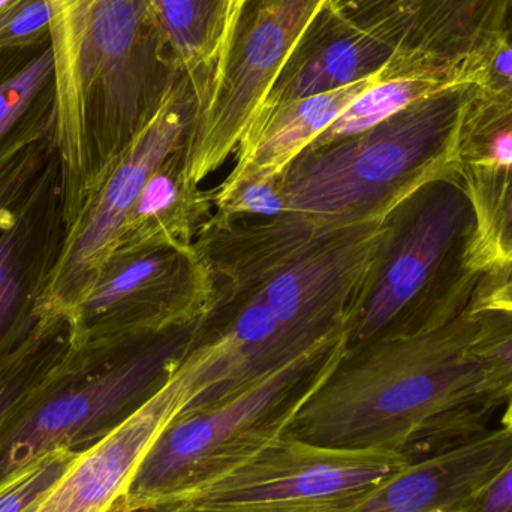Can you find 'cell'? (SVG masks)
I'll return each instance as SVG.
<instances>
[{"instance_id":"23","label":"cell","mask_w":512,"mask_h":512,"mask_svg":"<svg viewBox=\"0 0 512 512\" xmlns=\"http://www.w3.org/2000/svg\"><path fill=\"white\" fill-rule=\"evenodd\" d=\"M80 451L57 448L36 457L0 483V512H33L59 483Z\"/></svg>"},{"instance_id":"12","label":"cell","mask_w":512,"mask_h":512,"mask_svg":"<svg viewBox=\"0 0 512 512\" xmlns=\"http://www.w3.org/2000/svg\"><path fill=\"white\" fill-rule=\"evenodd\" d=\"M192 393L189 355L167 385L125 423L78 453L33 512H113L141 462Z\"/></svg>"},{"instance_id":"9","label":"cell","mask_w":512,"mask_h":512,"mask_svg":"<svg viewBox=\"0 0 512 512\" xmlns=\"http://www.w3.org/2000/svg\"><path fill=\"white\" fill-rule=\"evenodd\" d=\"M411 462L408 454L334 450L283 433L239 468L177 501L210 512H345Z\"/></svg>"},{"instance_id":"21","label":"cell","mask_w":512,"mask_h":512,"mask_svg":"<svg viewBox=\"0 0 512 512\" xmlns=\"http://www.w3.org/2000/svg\"><path fill=\"white\" fill-rule=\"evenodd\" d=\"M475 336L469 355L483 375V399L496 409L512 396V306L472 307Z\"/></svg>"},{"instance_id":"34","label":"cell","mask_w":512,"mask_h":512,"mask_svg":"<svg viewBox=\"0 0 512 512\" xmlns=\"http://www.w3.org/2000/svg\"><path fill=\"white\" fill-rule=\"evenodd\" d=\"M2 212H3V209H2V207H0V213H2Z\"/></svg>"},{"instance_id":"27","label":"cell","mask_w":512,"mask_h":512,"mask_svg":"<svg viewBox=\"0 0 512 512\" xmlns=\"http://www.w3.org/2000/svg\"><path fill=\"white\" fill-rule=\"evenodd\" d=\"M471 306H512V259L484 271Z\"/></svg>"},{"instance_id":"5","label":"cell","mask_w":512,"mask_h":512,"mask_svg":"<svg viewBox=\"0 0 512 512\" xmlns=\"http://www.w3.org/2000/svg\"><path fill=\"white\" fill-rule=\"evenodd\" d=\"M472 84L415 102L369 131L301 153L280 177L288 213L324 225L382 222L418 189L459 173L457 128Z\"/></svg>"},{"instance_id":"4","label":"cell","mask_w":512,"mask_h":512,"mask_svg":"<svg viewBox=\"0 0 512 512\" xmlns=\"http://www.w3.org/2000/svg\"><path fill=\"white\" fill-rule=\"evenodd\" d=\"M460 174L442 177L385 218V236L346 325V348L438 330L471 309L484 271Z\"/></svg>"},{"instance_id":"8","label":"cell","mask_w":512,"mask_h":512,"mask_svg":"<svg viewBox=\"0 0 512 512\" xmlns=\"http://www.w3.org/2000/svg\"><path fill=\"white\" fill-rule=\"evenodd\" d=\"M327 0H248L201 101L188 140L200 185L236 153L301 33Z\"/></svg>"},{"instance_id":"14","label":"cell","mask_w":512,"mask_h":512,"mask_svg":"<svg viewBox=\"0 0 512 512\" xmlns=\"http://www.w3.org/2000/svg\"><path fill=\"white\" fill-rule=\"evenodd\" d=\"M511 462V430H484L412 459L345 512H463Z\"/></svg>"},{"instance_id":"25","label":"cell","mask_w":512,"mask_h":512,"mask_svg":"<svg viewBox=\"0 0 512 512\" xmlns=\"http://www.w3.org/2000/svg\"><path fill=\"white\" fill-rule=\"evenodd\" d=\"M27 230L17 222L0 234V333L11 324L23 300L21 252Z\"/></svg>"},{"instance_id":"16","label":"cell","mask_w":512,"mask_h":512,"mask_svg":"<svg viewBox=\"0 0 512 512\" xmlns=\"http://www.w3.org/2000/svg\"><path fill=\"white\" fill-rule=\"evenodd\" d=\"M375 75L334 92L259 111L237 146L233 173L282 177L289 165L373 83Z\"/></svg>"},{"instance_id":"11","label":"cell","mask_w":512,"mask_h":512,"mask_svg":"<svg viewBox=\"0 0 512 512\" xmlns=\"http://www.w3.org/2000/svg\"><path fill=\"white\" fill-rule=\"evenodd\" d=\"M197 111V95L185 74L152 120L92 180V197L54 280L60 297L77 304L95 282L116 252L147 180L170 153L189 140Z\"/></svg>"},{"instance_id":"19","label":"cell","mask_w":512,"mask_h":512,"mask_svg":"<svg viewBox=\"0 0 512 512\" xmlns=\"http://www.w3.org/2000/svg\"><path fill=\"white\" fill-rule=\"evenodd\" d=\"M457 165H512V84L475 81L460 114Z\"/></svg>"},{"instance_id":"1","label":"cell","mask_w":512,"mask_h":512,"mask_svg":"<svg viewBox=\"0 0 512 512\" xmlns=\"http://www.w3.org/2000/svg\"><path fill=\"white\" fill-rule=\"evenodd\" d=\"M471 309L445 327L345 348L292 418L286 435L319 447L408 453L448 412L483 403V375L469 355Z\"/></svg>"},{"instance_id":"18","label":"cell","mask_w":512,"mask_h":512,"mask_svg":"<svg viewBox=\"0 0 512 512\" xmlns=\"http://www.w3.org/2000/svg\"><path fill=\"white\" fill-rule=\"evenodd\" d=\"M198 102L224 59L236 26V0H149Z\"/></svg>"},{"instance_id":"17","label":"cell","mask_w":512,"mask_h":512,"mask_svg":"<svg viewBox=\"0 0 512 512\" xmlns=\"http://www.w3.org/2000/svg\"><path fill=\"white\" fill-rule=\"evenodd\" d=\"M213 213L210 192L203 191L189 176L186 141L147 180L116 251L144 246L192 248Z\"/></svg>"},{"instance_id":"31","label":"cell","mask_w":512,"mask_h":512,"mask_svg":"<svg viewBox=\"0 0 512 512\" xmlns=\"http://www.w3.org/2000/svg\"><path fill=\"white\" fill-rule=\"evenodd\" d=\"M504 36L512 42V0H508L507 12H505Z\"/></svg>"},{"instance_id":"6","label":"cell","mask_w":512,"mask_h":512,"mask_svg":"<svg viewBox=\"0 0 512 512\" xmlns=\"http://www.w3.org/2000/svg\"><path fill=\"white\" fill-rule=\"evenodd\" d=\"M346 348V328L234 396L165 427L113 512L185 498L279 439Z\"/></svg>"},{"instance_id":"24","label":"cell","mask_w":512,"mask_h":512,"mask_svg":"<svg viewBox=\"0 0 512 512\" xmlns=\"http://www.w3.org/2000/svg\"><path fill=\"white\" fill-rule=\"evenodd\" d=\"M53 72V51L48 48L0 84V138L14 126Z\"/></svg>"},{"instance_id":"33","label":"cell","mask_w":512,"mask_h":512,"mask_svg":"<svg viewBox=\"0 0 512 512\" xmlns=\"http://www.w3.org/2000/svg\"><path fill=\"white\" fill-rule=\"evenodd\" d=\"M246 2H248V0H236L237 17H239L240 11H242V8H243V6H245Z\"/></svg>"},{"instance_id":"7","label":"cell","mask_w":512,"mask_h":512,"mask_svg":"<svg viewBox=\"0 0 512 512\" xmlns=\"http://www.w3.org/2000/svg\"><path fill=\"white\" fill-rule=\"evenodd\" d=\"M203 318L129 349L95 375L42 385L0 426V483L48 451L86 450L125 423L191 354Z\"/></svg>"},{"instance_id":"28","label":"cell","mask_w":512,"mask_h":512,"mask_svg":"<svg viewBox=\"0 0 512 512\" xmlns=\"http://www.w3.org/2000/svg\"><path fill=\"white\" fill-rule=\"evenodd\" d=\"M463 512H512V462Z\"/></svg>"},{"instance_id":"22","label":"cell","mask_w":512,"mask_h":512,"mask_svg":"<svg viewBox=\"0 0 512 512\" xmlns=\"http://www.w3.org/2000/svg\"><path fill=\"white\" fill-rule=\"evenodd\" d=\"M215 215L221 218L273 219L288 215L280 177L233 173L210 189Z\"/></svg>"},{"instance_id":"20","label":"cell","mask_w":512,"mask_h":512,"mask_svg":"<svg viewBox=\"0 0 512 512\" xmlns=\"http://www.w3.org/2000/svg\"><path fill=\"white\" fill-rule=\"evenodd\" d=\"M477 221L475 259L486 271L512 259V165H460Z\"/></svg>"},{"instance_id":"2","label":"cell","mask_w":512,"mask_h":512,"mask_svg":"<svg viewBox=\"0 0 512 512\" xmlns=\"http://www.w3.org/2000/svg\"><path fill=\"white\" fill-rule=\"evenodd\" d=\"M385 236L382 222L316 224L295 213L273 219L213 213L195 240L213 298L264 304L301 345L345 330Z\"/></svg>"},{"instance_id":"3","label":"cell","mask_w":512,"mask_h":512,"mask_svg":"<svg viewBox=\"0 0 512 512\" xmlns=\"http://www.w3.org/2000/svg\"><path fill=\"white\" fill-rule=\"evenodd\" d=\"M56 114L92 141V180L152 120L185 71L149 0H50Z\"/></svg>"},{"instance_id":"30","label":"cell","mask_w":512,"mask_h":512,"mask_svg":"<svg viewBox=\"0 0 512 512\" xmlns=\"http://www.w3.org/2000/svg\"><path fill=\"white\" fill-rule=\"evenodd\" d=\"M119 512H210L194 507L188 502L177 501V499H168V501L152 502V504L138 505V507L128 508Z\"/></svg>"},{"instance_id":"15","label":"cell","mask_w":512,"mask_h":512,"mask_svg":"<svg viewBox=\"0 0 512 512\" xmlns=\"http://www.w3.org/2000/svg\"><path fill=\"white\" fill-rule=\"evenodd\" d=\"M394 53L393 47L349 21L327 0L301 33L261 110L366 80Z\"/></svg>"},{"instance_id":"26","label":"cell","mask_w":512,"mask_h":512,"mask_svg":"<svg viewBox=\"0 0 512 512\" xmlns=\"http://www.w3.org/2000/svg\"><path fill=\"white\" fill-rule=\"evenodd\" d=\"M50 0H18L0 14V50L38 42L50 33Z\"/></svg>"},{"instance_id":"13","label":"cell","mask_w":512,"mask_h":512,"mask_svg":"<svg viewBox=\"0 0 512 512\" xmlns=\"http://www.w3.org/2000/svg\"><path fill=\"white\" fill-rule=\"evenodd\" d=\"M366 32L433 59H474L504 36L508 0H331Z\"/></svg>"},{"instance_id":"29","label":"cell","mask_w":512,"mask_h":512,"mask_svg":"<svg viewBox=\"0 0 512 512\" xmlns=\"http://www.w3.org/2000/svg\"><path fill=\"white\" fill-rule=\"evenodd\" d=\"M44 384L24 375L0 378V426Z\"/></svg>"},{"instance_id":"10","label":"cell","mask_w":512,"mask_h":512,"mask_svg":"<svg viewBox=\"0 0 512 512\" xmlns=\"http://www.w3.org/2000/svg\"><path fill=\"white\" fill-rule=\"evenodd\" d=\"M212 300L195 245L144 246L114 252L77 304L102 346L126 352L203 318Z\"/></svg>"},{"instance_id":"32","label":"cell","mask_w":512,"mask_h":512,"mask_svg":"<svg viewBox=\"0 0 512 512\" xmlns=\"http://www.w3.org/2000/svg\"><path fill=\"white\" fill-rule=\"evenodd\" d=\"M507 403V411H505L504 418H502V426L507 427L512 432V396Z\"/></svg>"}]
</instances>
